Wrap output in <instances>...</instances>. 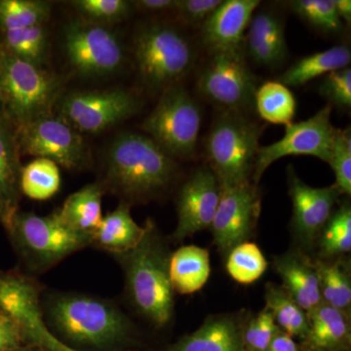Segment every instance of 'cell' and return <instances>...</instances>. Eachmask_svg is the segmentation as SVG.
<instances>
[{"mask_svg":"<svg viewBox=\"0 0 351 351\" xmlns=\"http://www.w3.org/2000/svg\"><path fill=\"white\" fill-rule=\"evenodd\" d=\"M31 343L24 325L0 314V351H7Z\"/></svg>","mask_w":351,"mask_h":351,"instance_id":"obj_43","label":"cell"},{"mask_svg":"<svg viewBox=\"0 0 351 351\" xmlns=\"http://www.w3.org/2000/svg\"><path fill=\"white\" fill-rule=\"evenodd\" d=\"M71 4L83 20L103 25L125 19L133 6L125 0H76Z\"/></svg>","mask_w":351,"mask_h":351,"instance_id":"obj_37","label":"cell"},{"mask_svg":"<svg viewBox=\"0 0 351 351\" xmlns=\"http://www.w3.org/2000/svg\"><path fill=\"white\" fill-rule=\"evenodd\" d=\"M334 171L336 182L334 186L339 193L351 195V135L350 129H338L329 162Z\"/></svg>","mask_w":351,"mask_h":351,"instance_id":"obj_38","label":"cell"},{"mask_svg":"<svg viewBox=\"0 0 351 351\" xmlns=\"http://www.w3.org/2000/svg\"><path fill=\"white\" fill-rule=\"evenodd\" d=\"M168 351H244L243 332L230 317H211Z\"/></svg>","mask_w":351,"mask_h":351,"instance_id":"obj_21","label":"cell"},{"mask_svg":"<svg viewBox=\"0 0 351 351\" xmlns=\"http://www.w3.org/2000/svg\"><path fill=\"white\" fill-rule=\"evenodd\" d=\"M256 186L248 182L221 189L218 209L210 228L214 243L223 255L246 242L255 230L262 203Z\"/></svg>","mask_w":351,"mask_h":351,"instance_id":"obj_14","label":"cell"},{"mask_svg":"<svg viewBox=\"0 0 351 351\" xmlns=\"http://www.w3.org/2000/svg\"><path fill=\"white\" fill-rule=\"evenodd\" d=\"M210 271L209 252L206 249L189 245L170 256L171 285L179 294H193L201 290L209 279Z\"/></svg>","mask_w":351,"mask_h":351,"instance_id":"obj_23","label":"cell"},{"mask_svg":"<svg viewBox=\"0 0 351 351\" xmlns=\"http://www.w3.org/2000/svg\"><path fill=\"white\" fill-rule=\"evenodd\" d=\"M137 96L121 88L75 92L62 101L60 117L80 133L107 130L140 110Z\"/></svg>","mask_w":351,"mask_h":351,"instance_id":"obj_12","label":"cell"},{"mask_svg":"<svg viewBox=\"0 0 351 351\" xmlns=\"http://www.w3.org/2000/svg\"><path fill=\"white\" fill-rule=\"evenodd\" d=\"M288 184L293 204V228L304 243L311 244L332 216L341 193L334 184L327 188L308 186L292 167L288 169Z\"/></svg>","mask_w":351,"mask_h":351,"instance_id":"obj_16","label":"cell"},{"mask_svg":"<svg viewBox=\"0 0 351 351\" xmlns=\"http://www.w3.org/2000/svg\"><path fill=\"white\" fill-rule=\"evenodd\" d=\"M3 119V114H2L1 105H0V119Z\"/></svg>","mask_w":351,"mask_h":351,"instance_id":"obj_49","label":"cell"},{"mask_svg":"<svg viewBox=\"0 0 351 351\" xmlns=\"http://www.w3.org/2000/svg\"><path fill=\"white\" fill-rule=\"evenodd\" d=\"M262 132L263 127L243 113L223 110L215 120L205 142V152L221 189L250 182Z\"/></svg>","mask_w":351,"mask_h":351,"instance_id":"obj_5","label":"cell"},{"mask_svg":"<svg viewBox=\"0 0 351 351\" xmlns=\"http://www.w3.org/2000/svg\"><path fill=\"white\" fill-rule=\"evenodd\" d=\"M201 121L202 115L195 99L184 87L175 85L162 92L142 127L173 158H191L197 147Z\"/></svg>","mask_w":351,"mask_h":351,"instance_id":"obj_8","label":"cell"},{"mask_svg":"<svg viewBox=\"0 0 351 351\" xmlns=\"http://www.w3.org/2000/svg\"><path fill=\"white\" fill-rule=\"evenodd\" d=\"M258 0H226L202 25L203 45L210 54L219 51L240 49Z\"/></svg>","mask_w":351,"mask_h":351,"instance_id":"obj_17","label":"cell"},{"mask_svg":"<svg viewBox=\"0 0 351 351\" xmlns=\"http://www.w3.org/2000/svg\"><path fill=\"white\" fill-rule=\"evenodd\" d=\"M318 91L330 106L348 108L351 106V69L350 66L325 75Z\"/></svg>","mask_w":351,"mask_h":351,"instance_id":"obj_40","label":"cell"},{"mask_svg":"<svg viewBox=\"0 0 351 351\" xmlns=\"http://www.w3.org/2000/svg\"><path fill=\"white\" fill-rule=\"evenodd\" d=\"M0 43L7 52L23 61L40 66L47 53V32L44 25L4 31Z\"/></svg>","mask_w":351,"mask_h":351,"instance_id":"obj_30","label":"cell"},{"mask_svg":"<svg viewBox=\"0 0 351 351\" xmlns=\"http://www.w3.org/2000/svg\"><path fill=\"white\" fill-rule=\"evenodd\" d=\"M269 351H300L292 337L282 331L277 332L270 343Z\"/></svg>","mask_w":351,"mask_h":351,"instance_id":"obj_45","label":"cell"},{"mask_svg":"<svg viewBox=\"0 0 351 351\" xmlns=\"http://www.w3.org/2000/svg\"><path fill=\"white\" fill-rule=\"evenodd\" d=\"M286 293L306 314L323 304L315 263L298 252H289L274 260Z\"/></svg>","mask_w":351,"mask_h":351,"instance_id":"obj_18","label":"cell"},{"mask_svg":"<svg viewBox=\"0 0 351 351\" xmlns=\"http://www.w3.org/2000/svg\"><path fill=\"white\" fill-rule=\"evenodd\" d=\"M145 226H138L131 216L130 206L121 203L104 217L94 233L93 243L114 255L133 250L145 234Z\"/></svg>","mask_w":351,"mask_h":351,"instance_id":"obj_22","label":"cell"},{"mask_svg":"<svg viewBox=\"0 0 351 351\" xmlns=\"http://www.w3.org/2000/svg\"><path fill=\"white\" fill-rule=\"evenodd\" d=\"M198 90L225 112L242 113L255 105L257 77L240 49L219 51L201 71Z\"/></svg>","mask_w":351,"mask_h":351,"instance_id":"obj_9","label":"cell"},{"mask_svg":"<svg viewBox=\"0 0 351 351\" xmlns=\"http://www.w3.org/2000/svg\"><path fill=\"white\" fill-rule=\"evenodd\" d=\"M62 91L59 78L0 46V105L17 128L52 113Z\"/></svg>","mask_w":351,"mask_h":351,"instance_id":"obj_4","label":"cell"},{"mask_svg":"<svg viewBox=\"0 0 351 351\" xmlns=\"http://www.w3.org/2000/svg\"><path fill=\"white\" fill-rule=\"evenodd\" d=\"M47 313L50 324L73 345L107 348L130 334L129 320L114 304L90 295H56Z\"/></svg>","mask_w":351,"mask_h":351,"instance_id":"obj_3","label":"cell"},{"mask_svg":"<svg viewBox=\"0 0 351 351\" xmlns=\"http://www.w3.org/2000/svg\"><path fill=\"white\" fill-rule=\"evenodd\" d=\"M29 341L36 343L47 351H83L66 345L63 341L55 337L46 327L43 314H36L27 318L24 323Z\"/></svg>","mask_w":351,"mask_h":351,"instance_id":"obj_41","label":"cell"},{"mask_svg":"<svg viewBox=\"0 0 351 351\" xmlns=\"http://www.w3.org/2000/svg\"><path fill=\"white\" fill-rule=\"evenodd\" d=\"M280 331L274 316L265 308L247 325L243 332V346L246 351H269L272 339Z\"/></svg>","mask_w":351,"mask_h":351,"instance_id":"obj_39","label":"cell"},{"mask_svg":"<svg viewBox=\"0 0 351 351\" xmlns=\"http://www.w3.org/2000/svg\"><path fill=\"white\" fill-rule=\"evenodd\" d=\"M322 302L346 311L351 304V283L348 269L339 262L315 263Z\"/></svg>","mask_w":351,"mask_h":351,"instance_id":"obj_31","label":"cell"},{"mask_svg":"<svg viewBox=\"0 0 351 351\" xmlns=\"http://www.w3.org/2000/svg\"><path fill=\"white\" fill-rule=\"evenodd\" d=\"M335 8L341 22L350 25L351 1L350 0H334Z\"/></svg>","mask_w":351,"mask_h":351,"instance_id":"obj_47","label":"cell"},{"mask_svg":"<svg viewBox=\"0 0 351 351\" xmlns=\"http://www.w3.org/2000/svg\"><path fill=\"white\" fill-rule=\"evenodd\" d=\"M321 255L324 257L341 255L351 249V208L341 205L328 219L319 234Z\"/></svg>","mask_w":351,"mask_h":351,"instance_id":"obj_34","label":"cell"},{"mask_svg":"<svg viewBox=\"0 0 351 351\" xmlns=\"http://www.w3.org/2000/svg\"><path fill=\"white\" fill-rule=\"evenodd\" d=\"M43 351H47V350H43Z\"/></svg>","mask_w":351,"mask_h":351,"instance_id":"obj_50","label":"cell"},{"mask_svg":"<svg viewBox=\"0 0 351 351\" xmlns=\"http://www.w3.org/2000/svg\"><path fill=\"white\" fill-rule=\"evenodd\" d=\"M64 45L71 68L85 76L117 73L124 62V51L108 25L73 21L64 27Z\"/></svg>","mask_w":351,"mask_h":351,"instance_id":"obj_11","label":"cell"},{"mask_svg":"<svg viewBox=\"0 0 351 351\" xmlns=\"http://www.w3.org/2000/svg\"><path fill=\"white\" fill-rule=\"evenodd\" d=\"M267 262L255 243L243 242L228 253L226 270L232 279L241 284L257 281L267 270Z\"/></svg>","mask_w":351,"mask_h":351,"instance_id":"obj_33","label":"cell"},{"mask_svg":"<svg viewBox=\"0 0 351 351\" xmlns=\"http://www.w3.org/2000/svg\"><path fill=\"white\" fill-rule=\"evenodd\" d=\"M7 226L21 253L36 269H48L93 243L94 234L71 230L57 212L49 216L16 212Z\"/></svg>","mask_w":351,"mask_h":351,"instance_id":"obj_7","label":"cell"},{"mask_svg":"<svg viewBox=\"0 0 351 351\" xmlns=\"http://www.w3.org/2000/svg\"><path fill=\"white\" fill-rule=\"evenodd\" d=\"M177 172L175 158L149 136L120 134L108 151V186L128 199L144 200L158 195L172 184Z\"/></svg>","mask_w":351,"mask_h":351,"instance_id":"obj_1","label":"cell"},{"mask_svg":"<svg viewBox=\"0 0 351 351\" xmlns=\"http://www.w3.org/2000/svg\"><path fill=\"white\" fill-rule=\"evenodd\" d=\"M178 0H138L132 2V5L143 12H165L174 11Z\"/></svg>","mask_w":351,"mask_h":351,"instance_id":"obj_44","label":"cell"},{"mask_svg":"<svg viewBox=\"0 0 351 351\" xmlns=\"http://www.w3.org/2000/svg\"><path fill=\"white\" fill-rule=\"evenodd\" d=\"M289 3L293 12L320 31L339 34L343 29L334 0H295Z\"/></svg>","mask_w":351,"mask_h":351,"instance_id":"obj_35","label":"cell"},{"mask_svg":"<svg viewBox=\"0 0 351 351\" xmlns=\"http://www.w3.org/2000/svg\"><path fill=\"white\" fill-rule=\"evenodd\" d=\"M16 213L15 207L8 200L4 189L0 182V219L7 226L14 214Z\"/></svg>","mask_w":351,"mask_h":351,"instance_id":"obj_46","label":"cell"},{"mask_svg":"<svg viewBox=\"0 0 351 351\" xmlns=\"http://www.w3.org/2000/svg\"><path fill=\"white\" fill-rule=\"evenodd\" d=\"M144 239L133 250L117 255L126 274V286L136 308L157 327L170 322L174 290L169 276L170 255L157 237L152 221Z\"/></svg>","mask_w":351,"mask_h":351,"instance_id":"obj_2","label":"cell"},{"mask_svg":"<svg viewBox=\"0 0 351 351\" xmlns=\"http://www.w3.org/2000/svg\"><path fill=\"white\" fill-rule=\"evenodd\" d=\"M221 3V0H178L174 11L184 25L202 27Z\"/></svg>","mask_w":351,"mask_h":351,"instance_id":"obj_42","label":"cell"},{"mask_svg":"<svg viewBox=\"0 0 351 351\" xmlns=\"http://www.w3.org/2000/svg\"><path fill=\"white\" fill-rule=\"evenodd\" d=\"M248 29L244 40L255 63L274 68L285 61L288 48L281 18L270 11H262L254 14Z\"/></svg>","mask_w":351,"mask_h":351,"instance_id":"obj_19","label":"cell"},{"mask_svg":"<svg viewBox=\"0 0 351 351\" xmlns=\"http://www.w3.org/2000/svg\"><path fill=\"white\" fill-rule=\"evenodd\" d=\"M49 2L38 0H0L2 32L44 25L49 20Z\"/></svg>","mask_w":351,"mask_h":351,"instance_id":"obj_32","label":"cell"},{"mask_svg":"<svg viewBox=\"0 0 351 351\" xmlns=\"http://www.w3.org/2000/svg\"><path fill=\"white\" fill-rule=\"evenodd\" d=\"M20 186L27 197L47 200L61 186L59 166L47 158H36L21 169Z\"/></svg>","mask_w":351,"mask_h":351,"instance_id":"obj_29","label":"cell"},{"mask_svg":"<svg viewBox=\"0 0 351 351\" xmlns=\"http://www.w3.org/2000/svg\"><path fill=\"white\" fill-rule=\"evenodd\" d=\"M19 154L47 158L66 169H80L88 162V149L80 132L52 113L17 128Z\"/></svg>","mask_w":351,"mask_h":351,"instance_id":"obj_10","label":"cell"},{"mask_svg":"<svg viewBox=\"0 0 351 351\" xmlns=\"http://www.w3.org/2000/svg\"><path fill=\"white\" fill-rule=\"evenodd\" d=\"M19 151L16 144L15 136L0 119V182L4 193L13 205L15 186L20 178Z\"/></svg>","mask_w":351,"mask_h":351,"instance_id":"obj_36","label":"cell"},{"mask_svg":"<svg viewBox=\"0 0 351 351\" xmlns=\"http://www.w3.org/2000/svg\"><path fill=\"white\" fill-rule=\"evenodd\" d=\"M306 351H341L350 343V325L346 311L323 302L307 314Z\"/></svg>","mask_w":351,"mask_h":351,"instance_id":"obj_20","label":"cell"},{"mask_svg":"<svg viewBox=\"0 0 351 351\" xmlns=\"http://www.w3.org/2000/svg\"><path fill=\"white\" fill-rule=\"evenodd\" d=\"M255 106L265 121L288 125L294 119L297 104L287 86L279 82H267L256 91Z\"/></svg>","mask_w":351,"mask_h":351,"instance_id":"obj_28","label":"cell"},{"mask_svg":"<svg viewBox=\"0 0 351 351\" xmlns=\"http://www.w3.org/2000/svg\"><path fill=\"white\" fill-rule=\"evenodd\" d=\"M265 308L274 316L279 330L290 337L306 339L308 332V317L306 311L286 293L283 288L267 284Z\"/></svg>","mask_w":351,"mask_h":351,"instance_id":"obj_27","label":"cell"},{"mask_svg":"<svg viewBox=\"0 0 351 351\" xmlns=\"http://www.w3.org/2000/svg\"><path fill=\"white\" fill-rule=\"evenodd\" d=\"M7 351H43V348L36 345V343H27V345L20 346V348H13V350Z\"/></svg>","mask_w":351,"mask_h":351,"instance_id":"obj_48","label":"cell"},{"mask_svg":"<svg viewBox=\"0 0 351 351\" xmlns=\"http://www.w3.org/2000/svg\"><path fill=\"white\" fill-rule=\"evenodd\" d=\"M40 287L31 278L18 274H0V314L24 325L34 314L41 313Z\"/></svg>","mask_w":351,"mask_h":351,"instance_id":"obj_24","label":"cell"},{"mask_svg":"<svg viewBox=\"0 0 351 351\" xmlns=\"http://www.w3.org/2000/svg\"><path fill=\"white\" fill-rule=\"evenodd\" d=\"M350 61L351 52L348 46H334L302 58L280 76L278 82L287 87L301 86L314 78L348 68Z\"/></svg>","mask_w":351,"mask_h":351,"instance_id":"obj_26","label":"cell"},{"mask_svg":"<svg viewBox=\"0 0 351 351\" xmlns=\"http://www.w3.org/2000/svg\"><path fill=\"white\" fill-rule=\"evenodd\" d=\"M134 54L143 82L154 91L177 85L195 63L193 44L179 29L162 23L145 25L137 32Z\"/></svg>","mask_w":351,"mask_h":351,"instance_id":"obj_6","label":"cell"},{"mask_svg":"<svg viewBox=\"0 0 351 351\" xmlns=\"http://www.w3.org/2000/svg\"><path fill=\"white\" fill-rule=\"evenodd\" d=\"M221 195V186L213 171L203 167L193 173L178 196L175 241H182L211 226Z\"/></svg>","mask_w":351,"mask_h":351,"instance_id":"obj_15","label":"cell"},{"mask_svg":"<svg viewBox=\"0 0 351 351\" xmlns=\"http://www.w3.org/2000/svg\"><path fill=\"white\" fill-rule=\"evenodd\" d=\"M103 188L94 182L73 193L57 212L62 221L75 232L92 233L98 230L101 221Z\"/></svg>","mask_w":351,"mask_h":351,"instance_id":"obj_25","label":"cell"},{"mask_svg":"<svg viewBox=\"0 0 351 351\" xmlns=\"http://www.w3.org/2000/svg\"><path fill=\"white\" fill-rule=\"evenodd\" d=\"M332 107L321 108L311 119L286 125L283 138L261 147L254 167L253 181L258 184L265 171L285 156H306L329 162L338 129L331 122Z\"/></svg>","mask_w":351,"mask_h":351,"instance_id":"obj_13","label":"cell"}]
</instances>
